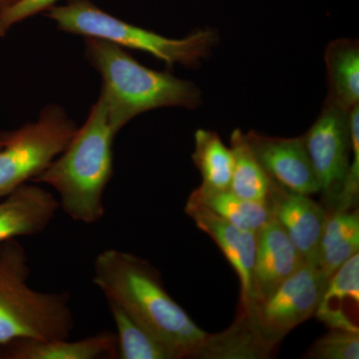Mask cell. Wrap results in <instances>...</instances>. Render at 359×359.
<instances>
[{"mask_svg":"<svg viewBox=\"0 0 359 359\" xmlns=\"http://www.w3.org/2000/svg\"><path fill=\"white\" fill-rule=\"evenodd\" d=\"M311 359H358L359 332L332 328L306 353Z\"/></svg>","mask_w":359,"mask_h":359,"instance_id":"22","label":"cell"},{"mask_svg":"<svg viewBox=\"0 0 359 359\" xmlns=\"http://www.w3.org/2000/svg\"><path fill=\"white\" fill-rule=\"evenodd\" d=\"M346 302L359 306V254L354 255L328 278L316 313L318 320L337 330L359 332L344 311Z\"/></svg>","mask_w":359,"mask_h":359,"instance_id":"16","label":"cell"},{"mask_svg":"<svg viewBox=\"0 0 359 359\" xmlns=\"http://www.w3.org/2000/svg\"><path fill=\"white\" fill-rule=\"evenodd\" d=\"M185 212L198 229L216 243L237 273L241 283L240 313H249L254 306L252 271L257 233L238 228L193 201H187Z\"/></svg>","mask_w":359,"mask_h":359,"instance_id":"10","label":"cell"},{"mask_svg":"<svg viewBox=\"0 0 359 359\" xmlns=\"http://www.w3.org/2000/svg\"><path fill=\"white\" fill-rule=\"evenodd\" d=\"M233 156L230 190L243 199L268 202L273 180L264 171L245 140L244 132L235 129L231 135Z\"/></svg>","mask_w":359,"mask_h":359,"instance_id":"19","label":"cell"},{"mask_svg":"<svg viewBox=\"0 0 359 359\" xmlns=\"http://www.w3.org/2000/svg\"><path fill=\"white\" fill-rule=\"evenodd\" d=\"M188 200L204 205L238 228L256 233L273 219L268 202L243 199L230 189L212 191L198 187Z\"/></svg>","mask_w":359,"mask_h":359,"instance_id":"18","label":"cell"},{"mask_svg":"<svg viewBox=\"0 0 359 359\" xmlns=\"http://www.w3.org/2000/svg\"><path fill=\"white\" fill-rule=\"evenodd\" d=\"M359 250L358 211H334L328 215L320 250L318 266L330 278Z\"/></svg>","mask_w":359,"mask_h":359,"instance_id":"17","label":"cell"},{"mask_svg":"<svg viewBox=\"0 0 359 359\" xmlns=\"http://www.w3.org/2000/svg\"><path fill=\"white\" fill-rule=\"evenodd\" d=\"M59 208V201L42 187L27 183L18 187L0 202V244L41 233Z\"/></svg>","mask_w":359,"mask_h":359,"instance_id":"13","label":"cell"},{"mask_svg":"<svg viewBox=\"0 0 359 359\" xmlns=\"http://www.w3.org/2000/svg\"><path fill=\"white\" fill-rule=\"evenodd\" d=\"M304 138L320 192L330 203L327 205H332L351 165V112L327 97L320 115Z\"/></svg>","mask_w":359,"mask_h":359,"instance_id":"8","label":"cell"},{"mask_svg":"<svg viewBox=\"0 0 359 359\" xmlns=\"http://www.w3.org/2000/svg\"><path fill=\"white\" fill-rule=\"evenodd\" d=\"M327 280L318 266L304 264L273 294L255 304L249 313L244 314L257 339L271 349L294 327L313 316Z\"/></svg>","mask_w":359,"mask_h":359,"instance_id":"7","label":"cell"},{"mask_svg":"<svg viewBox=\"0 0 359 359\" xmlns=\"http://www.w3.org/2000/svg\"><path fill=\"white\" fill-rule=\"evenodd\" d=\"M85 57L102 77L100 95L116 134L137 116L159 108L196 109L202 93L194 82L142 65L125 48L85 39Z\"/></svg>","mask_w":359,"mask_h":359,"instance_id":"2","label":"cell"},{"mask_svg":"<svg viewBox=\"0 0 359 359\" xmlns=\"http://www.w3.org/2000/svg\"><path fill=\"white\" fill-rule=\"evenodd\" d=\"M93 283L177 358H202L210 334L168 294L159 271L146 259L124 250H103L94 264Z\"/></svg>","mask_w":359,"mask_h":359,"instance_id":"1","label":"cell"},{"mask_svg":"<svg viewBox=\"0 0 359 359\" xmlns=\"http://www.w3.org/2000/svg\"><path fill=\"white\" fill-rule=\"evenodd\" d=\"M107 304L117 328V358L178 359L169 347L141 327L117 302L107 299Z\"/></svg>","mask_w":359,"mask_h":359,"instance_id":"21","label":"cell"},{"mask_svg":"<svg viewBox=\"0 0 359 359\" xmlns=\"http://www.w3.org/2000/svg\"><path fill=\"white\" fill-rule=\"evenodd\" d=\"M304 264V257L275 219L264 224L257 233L252 271L254 306L273 294Z\"/></svg>","mask_w":359,"mask_h":359,"instance_id":"12","label":"cell"},{"mask_svg":"<svg viewBox=\"0 0 359 359\" xmlns=\"http://www.w3.org/2000/svg\"><path fill=\"white\" fill-rule=\"evenodd\" d=\"M245 140L269 178L294 192L311 196L320 192V182L309 158L304 135L271 137L252 131Z\"/></svg>","mask_w":359,"mask_h":359,"instance_id":"9","label":"cell"},{"mask_svg":"<svg viewBox=\"0 0 359 359\" xmlns=\"http://www.w3.org/2000/svg\"><path fill=\"white\" fill-rule=\"evenodd\" d=\"M351 160L344 185L335 198L334 211L351 210L359 195V105L351 111Z\"/></svg>","mask_w":359,"mask_h":359,"instance_id":"23","label":"cell"},{"mask_svg":"<svg viewBox=\"0 0 359 359\" xmlns=\"http://www.w3.org/2000/svg\"><path fill=\"white\" fill-rule=\"evenodd\" d=\"M268 203L306 264L318 266V250L330 212L311 196L290 191L273 181Z\"/></svg>","mask_w":359,"mask_h":359,"instance_id":"11","label":"cell"},{"mask_svg":"<svg viewBox=\"0 0 359 359\" xmlns=\"http://www.w3.org/2000/svg\"><path fill=\"white\" fill-rule=\"evenodd\" d=\"M18 1H20V0H0V13L14 6V4Z\"/></svg>","mask_w":359,"mask_h":359,"instance_id":"25","label":"cell"},{"mask_svg":"<svg viewBox=\"0 0 359 359\" xmlns=\"http://www.w3.org/2000/svg\"><path fill=\"white\" fill-rule=\"evenodd\" d=\"M115 136L99 96L67 147L33 180L52 187L59 194L63 212L74 221L94 224L104 216V193L114 173Z\"/></svg>","mask_w":359,"mask_h":359,"instance_id":"3","label":"cell"},{"mask_svg":"<svg viewBox=\"0 0 359 359\" xmlns=\"http://www.w3.org/2000/svg\"><path fill=\"white\" fill-rule=\"evenodd\" d=\"M77 129L62 106L50 104L36 121L0 132V197L37 178L65 151Z\"/></svg>","mask_w":359,"mask_h":359,"instance_id":"6","label":"cell"},{"mask_svg":"<svg viewBox=\"0 0 359 359\" xmlns=\"http://www.w3.org/2000/svg\"><path fill=\"white\" fill-rule=\"evenodd\" d=\"M4 358L9 359L117 358V337L102 332L75 341L20 339L4 346Z\"/></svg>","mask_w":359,"mask_h":359,"instance_id":"14","label":"cell"},{"mask_svg":"<svg viewBox=\"0 0 359 359\" xmlns=\"http://www.w3.org/2000/svg\"><path fill=\"white\" fill-rule=\"evenodd\" d=\"M27 254L16 238L0 244V347L20 339H69L75 323L67 292L28 285Z\"/></svg>","mask_w":359,"mask_h":359,"instance_id":"4","label":"cell"},{"mask_svg":"<svg viewBox=\"0 0 359 359\" xmlns=\"http://www.w3.org/2000/svg\"><path fill=\"white\" fill-rule=\"evenodd\" d=\"M44 14L62 32L145 52L170 67H198L219 43L218 33L211 28L196 30L183 39H170L119 20L91 0H68L67 4L51 6Z\"/></svg>","mask_w":359,"mask_h":359,"instance_id":"5","label":"cell"},{"mask_svg":"<svg viewBox=\"0 0 359 359\" xmlns=\"http://www.w3.org/2000/svg\"><path fill=\"white\" fill-rule=\"evenodd\" d=\"M58 0H20L14 6L0 13V37H4L11 29L32 16L45 13Z\"/></svg>","mask_w":359,"mask_h":359,"instance_id":"24","label":"cell"},{"mask_svg":"<svg viewBox=\"0 0 359 359\" xmlns=\"http://www.w3.org/2000/svg\"><path fill=\"white\" fill-rule=\"evenodd\" d=\"M328 95L341 109L351 112L359 105V44L358 40L340 39L325 49Z\"/></svg>","mask_w":359,"mask_h":359,"instance_id":"15","label":"cell"},{"mask_svg":"<svg viewBox=\"0 0 359 359\" xmlns=\"http://www.w3.org/2000/svg\"><path fill=\"white\" fill-rule=\"evenodd\" d=\"M192 159L202 177L201 188L212 191L230 189L233 152L224 145L218 133L211 130H197Z\"/></svg>","mask_w":359,"mask_h":359,"instance_id":"20","label":"cell"}]
</instances>
